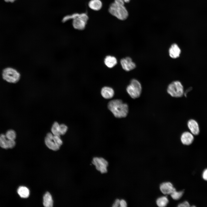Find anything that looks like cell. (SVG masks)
Here are the masks:
<instances>
[{
    "label": "cell",
    "mask_w": 207,
    "mask_h": 207,
    "mask_svg": "<svg viewBox=\"0 0 207 207\" xmlns=\"http://www.w3.org/2000/svg\"><path fill=\"white\" fill-rule=\"evenodd\" d=\"M88 19V16L85 14H81L78 16L75 17L72 22L74 28L78 30L84 29Z\"/></svg>",
    "instance_id": "7"
},
{
    "label": "cell",
    "mask_w": 207,
    "mask_h": 207,
    "mask_svg": "<svg viewBox=\"0 0 207 207\" xmlns=\"http://www.w3.org/2000/svg\"><path fill=\"white\" fill-rule=\"evenodd\" d=\"M183 193V191H177L176 190L172 192L170 195L171 197L173 199L177 200L180 199L182 197Z\"/></svg>",
    "instance_id": "22"
},
{
    "label": "cell",
    "mask_w": 207,
    "mask_h": 207,
    "mask_svg": "<svg viewBox=\"0 0 207 207\" xmlns=\"http://www.w3.org/2000/svg\"><path fill=\"white\" fill-rule=\"evenodd\" d=\"M5 2H10L11 3L13 2L16 0H4Z\"/></svg>",
    "instance_id": "30"
},
{
    "label": "cell",
    "mask_w": 207,
    "mask_h": 207,
    "mask_svg": "<svg viewBox=\"0 0 207 207\" xmlns=\"http://www.w3.org/2000/svg\"><path fill=\"white\" fill-rule=\"evenodd\" d=\"M169 54L170 57L173 59L179 57L181 53V50L176 43L172 44L169 49Z\"/></svg>",
    "instance_id": "13"
},
{
    "label": "cell",
    "mask_w": 207,
    "mask_h": 207,
    "mask_svg": "<svg viewBox=\"0 0 207 207\" xmlns=\"http://www.w3.org/2000/svg\"><path fill=\"white\" fill-rule=\"evenodd\" d=\"M45 142L48 148L55 151L59 150L63 143L60 135H53L50 133L47 134Z\"/></svg>",
    "instance_id": "3"
},
{
    "label": "cell",
    "mask_w": 207,
    "mask_h": 207,
    "mask_svg": "<svg viewBox=\"0 0 207 207\" xmlns=\"http://www.w3.org/2000/svg\"><path fill=\"white\" fill-rule=\"evenodd\" d=\"M202 177L204 180L207 181V168L202 173Z\"/></svg>",
    "instance_id": "27"
},
{
    "label": "cell",
    "mask_w": 207,
    "mask_h": 207,
    "mask_svg": "<svg viewBox=\"0 0 207 207\" xmlns=\"http://www.w3.org/2000/svg\"><path fill=\"white\" fill-rule=\"evenodd\" d=\"M9 141L5 135L1 134L0 135V146L2 148L7 149L9 148Z\"/></svg>",
    "instance_id": "20"
},
{
    "label": "cell",
    "mask_w": 207,
    "mask_h": 207,
    "mask_svg": "<svg viewBox=\"0 0 207 207\" xmlns=\"http://www.w3.org/2000/svg\"><path fill=\"white\" fill-rule=\"evenodd\" d=\"M120 62L122 68L126 71L131 70L136 67V64L130 57H126L121 59Z\"/></svg>",
    "instance_id": "9"
},
{
    "label": "cell",
    "mask_w": 207,
    "mask_h": 207,
    "mask_svg": "<svg viewBox=\"0 0 207 207\" xmlns=\"http://www.w3.org/2000/svg\"><path fill=\"white\" fill-rule=\"evenodd\" d=\"M178 206L179 207H189L190 206V204L188 202L185 201L182 203L179 204Z\"/></svg>",
    "instance_id": "25"
},
{
    "label": "cell",
    "mask_w": 207,
    "mask_h": 207,
    "mask_svg": "<svg viewBox=\"0 0 207 207\" xmlns=\"http://www.w3.org/2000/svg\"><path fill=\"white\" fill-rule=\"evenodd\" d=\"M160 188L161 192L165 195L170 194L176 190L172 184L170 182L162 183L160 186Z\"/></svg>",
    "instance_id": "10"
},
{
    "label": "cell",
    "mask_w": 207,
    "mask_h": 207,
    "mask_svg": "<svg viewBox=\"0 0 207 207\" xmlns=\"http://www.w3.org/2000/svg\"><path fill=\"white\" fill-rule=\"evenodd\" d=\"M101 94L104 98L106 99H110L113 97L114 92L112 88L109 87L105 86L102 88Z\"/></svg>",
    "instance_id": "14"
},
{
    "label": "cell",
    "mask_w": 207,
    "mask_h": 207,
    "mask_svg": "<svg viewBox=\"0 0 207 207\" xmlns=\"http://www.w3.org/2000/svg\"><path fill=\"white\" fill-rule=\"evenodd\" d=\"M187 126L191 133L194 135H197L200 133L199 125L198 122L193 119H190L187 122Z\"/></svg>",
    "instance_id": "12"
},
{
    "label": "cell",
    "mask_w": 207,
    "mask_h": 207,
    "mask_svg": "<svg viewBox=\"0 0 207 207\" xmlns=\"http://www.w3.org/2000/svg\"><path fill=\"white\" fill-rule=\"evenodd\" d=\"M5 136L6 138L9 140H14L16 137V134L15 132L13 130H9L6 133Z\"/></svg>",
    "instance_id": "23"
},
{
    "label": "cell",
    "mask_w": 207,
    "mask_h": 207,
    "mask_svg": "<svg viewBox=\"0 0 207 207\" xmlns=\"http://www.w3.org/2000/svg\"><path fill=\"white\" fill-rule=\"evenodd\" d=\"M120 200L118 199H116L114 203L113 204L112 207H117L119 206L120 205Z\"/></svg>",
    "instance_id": "29"
},
{
    "label": "cell",
    "mask_w": 207,
    "mask_h": 207,
    "mask_svg": "<svg viewBox=\"0 0 207 207\" xmlns=\"http://www.w3.org/2000/svg\"><path fill=\"white\" fill-rule=\"evenodd\" d=\"M181 141L183 144L186 145L191 144L194 140L193 134L191 133L185 131L182 133L181 138Z\"/></svg>",
    "instance_id": "11"
},
{
    "label": "cell",
    "mask_w": 207,
    "mask_h": 207,
    "mask_svg": "<svg viewBox=\"0 0 207 207\" xmlns=\"http://www.w3.org/2000/svg\"><path fill=\"white\" fill-rule=\"evenodd\" d=\"M108 108L117 118L125 117L129 112L128 104L123 103L120 99H116L110 101L108 104Z\"/></svg>",
    "instance_id": "1"
},
{
    "label": "cell",
    "mask_w": 207,
    "mask_h": 207,
    "mask_svg": "<svg viewBox=\"0 0 207 207\" xmlns=\"http://www.w3.org/2000/svg\"><path fill=\"white\" fill-rule=\"evenodd\" d=\"M120 206L121 207H126L127 206V204L125 201L123 200H120Z\"/></svg>",
    "instance_id": "26"
},
{
    "label": "cell",
    "mask_w": 207,
    "mask_h": 207,
    "mask_svg": "<svg viewBox=\"0 0 207 207\" xmlns=\"http://www.w3.org/2000/svg\"><path fill=\"white\" fill-rule=\"evenodd\" d=\"M123 1L124 3H129L130 1L131 0H123Z\"/></svg>",
    "instance_id": "31"
},
{
    "label": "cell",
    "mask_w": 207,
    "mask_h": 207,
    "mask_svg": "<svg viewBox=\"0 0 207 207\" xmlns=\"http://www.w3.org/2000/svg\"><path fill=\"white\" fill-rule=\"evenodd\" d=\"M88 6L91 9L99 11L102 7V3L101 0H91L88 3Z\"/></svg>",
    "instance_id": "15"
},
{
    "label": "cell",
    "mask_w": 207,
    "mask_h": 207,
    "mask_svg": "<svg viewBox=\"0 0 207 207\" xmlns=\"http://www.w3.org/2000/svg\"><path fill=\"white\" fill-rule=\"evenodd\" d=\"M104 63L107 67L111 68L117 64V61L115 57L111 55H108L104 59Z\"/></svg>",
    "instance_id": "16"
},
{
    "label": "cell",
    "mask_w": 207,
    "mask_h": 207,
    "mask_svg": "<svg viewBox=\"0 0 207 207\" xmlns=\"http://www.w3.org/2000/svg\"><path fill=\"white\" fill-rule=\"evenodd\" d=\"M167 91L171 96L176 98L182 97L184 93L183 85L177 80L173 81L168 85Z\"/></svg>",
    "instance_id": "4"
},
{
    "label": "cell",
    "mask_w": 207,
    "mask_h": 207,
    "mask_svg": "<svg viewBox=\"0 0 207 207\" xmlns=\"http://www.w3.org/2000/svg\"><path fill=\"white\" fill-rule=\"evenodd\" d=\"M60 124L56 122H55L51 127V131L53 135H60Z\"/></svg>",
    "instance_id": "21"
},
{
    "label": "cell",
    "mask_w": 207,
    "mask_h": 207,
    "mask_svg": "<svg viewBox=\"0 0 207 207\" xmlns=\"http://www.w3.org/2000/svg\"><path fill=\"white\" fill-rule=\"evenodd\" d=\"M114 2L120 5H124V2L123 0H115Z\"/></svg>",
    "instance_id": "28"
},
{
    "label": "cell",
    "mask_w": 207,
    "mask_h": 207,
    "mask_svg": "<svg viewBox=\"0 0 207 207\" xmlns=\"http://www.w3.org/2000/svg\"><path fill=\"white\" fill-rule=\"evenodd\" d=\"M43 205L45 207H52L53 201L52 196L49 192H47L43 197Z\"/></svg>",
    "instance_id": "17"
},
{
    "label": "cell",
    "mask_w": 207,
    "mask_h": 207,
    "mask_svg": "<svg viewBox=\"0 0 207 207\" xmlns=\"http://www.w3.org/2000/svg\"><path fill=\"white\" fill-rule=\"evenodd\" d=\"M92 162L95 165L96 169L100 171L101 173L107 172V167L108 165V162L104 159L101 157H94Z\"/></svg>",
    "instance_id": "8"
},
{
    "label": "cell",
    "mask_w": 207,
    "mask_h": 207,
    "mask_svg": "<svg viewBox=\"0 0 207 207\" xmlns=\"http://www.w3.org/2000/svg\"><path fill=\"white\" fill-rule=\"evenodd\" d=\"M17 193L22 198H27L30 195L29 189L24 186H20L17 190Z\"/></svg>",
    "instance_id": "18"
},
{
    "label": "cell",
    "mask_w": 207,
    "mask_h": 207,
    "mask_svg": "<svg viewBox=\"0 0 207 207\" xmlns=\"http://www.w3.org/2000/svg\"><path fill=\"white\" fill-rule=\"evenodd\" d=\"M126 90L132 98H137L140 96L142 92L141 85L139 81L133 79L131 80L130 84L126 87Z\"/></svg>",
    "instance_id": "5"
},
{
    "label": "cell",
    "mask_w": 207,
    "mask_h": 207,
    "mask_svg": "<svg viewBox=\"0 0 207 207\" xmlns=\"http://www.w3.org/2000/svg\"><path fill=\"white\" fill-rule=\"evenodd\" d=\"M2 77L5 80L8 82L16 83L20 80V74L16 69L11 68H7L3 70Z\"/></svg>",
    "instance_id": "6"
},
{
    "label": "cell",
    "mask_w": 207,
    "mask_h": 207,
    "mask_svg": "<svg viewBox=\"0 0 207 207\" xmlns=\"http://www.w3.org/2000/svg\"><path fill=\"white\" fill-rule=\"evenodd\" d=\"M68 128L65 124H62L60 125V135H64L66 132Z\"/></svg>",
    "instance_id": "24"
},
{
    "label": "cell",
    "mask_w": 207,
    "mask_h": 207,
    "mask_svg": "<svg viewBox=\"0 0 207 207\" xmlns=\"http://www.w3.org/2000/svg\"><path fill=\"white\" fill-rule=\"evenodd\" d=\"M108 11L110 14L121 20L126 19L129 13L124 5H118L114 2L110 5Z\"/></svg>",
    "instance_id": "2"
},
{
    "label": "cell",
    "mask_w": 207,
    "mask_h": 207,
    "mask_svg": "<svg viewBox=\"0 0 207 207\" xmlns=\"http://www.w3.org/2000/svg\"><path fill=\"white\" fill-rule=\"evenodd\" d=\"M168 202V200L166 196H163L158 198L156 201L157 206L160 207H164L166 206Z\"/></svg>",
    "instance_id": "19"
}]
</instances>
